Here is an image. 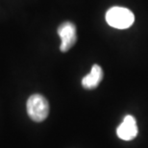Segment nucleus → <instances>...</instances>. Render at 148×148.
<instances>
[{
  "mask_svg": "<svg viewBox=\"0 0 148 148\" xmlns=\"http://www.w3.org/2000/svg\"><path fill=\"white\" fill-rule=\"evenodd\" d=\"M103 79V70L99 65L94 64L91 67V71L89 75L83 77L82 79V86L85 89L92 90L100 84Z\"/></svg>",
  "mask_w": 148,
  "mask_h": 148,
  "instance_id": "obj_5",
  "label": "nucleus"
},
{
  "mask_svg": "<svg viewBox=\"0 0 148 148\" xmlns=\"http://www.w3.org/2000/svg\"><path fill=\"white\" fill-rule=\"evenodd\" d=\"M26 109L29 118L36 122H42L48 116L49 103L44 97L34 94L27 100Z\"/></svg>",
  "mask_w": 148,
  "mask_h": 148,
  "instance_id": "obj_2",
  "label": "nucleus"
},
{
  "mask_svg": "<svg viewBox=\"0 0 148 148\" xmlns=\"http://www.w3.org/2000/svg\"><path fill=\"white\" fill-rule=\"evenodd\" d=\"M138 129L137 126L136 119L133 116L127 115L124 118L123 121L116 129V135L120 140H132L137 137Z\"/></svg>",
  "mask_w": 148,
  "mask_h": 148,
  "instance_id": "obj_4",
  "label": "nucleus"
},
{
  "mask_svg": "<svg viewBox=\"0 0 148 148\" xmlns=\"http://www.w3.org/2000/svg\"><path fill=\"white\" fill-rule=\"evenodd\" d=\"M106 21L115 29H127L135 21V15L130 10L123 7H113L107 12Z\"/></svg>",
  "mask_w": 148,
  "mask_h": 148,
  "instance_id": "obj_1",
  "label": "nucleus"
},
{
  "mask_svg": "<svg viewBox=\"0 0 148 148\" xmlns=\"http://www.w3.org/2000/svg\"><path fill=\"white\" fill-rule=\"evenodd\" d=\"M57 32L62 40L60 50L63 53L67 52L75 45L77 41L76 26L70 21H65L60 25Z\"/></svg>",
  "mask_w": 148,
  "mask_h": 148,
  "instance_id": "obj_3",
  "label": "nucleus"
}]
</instances>
